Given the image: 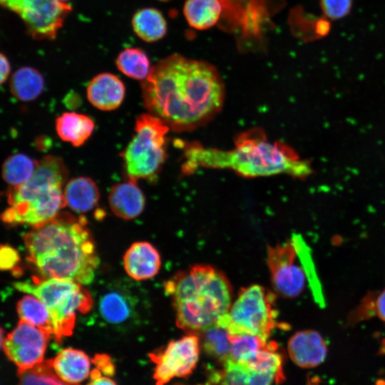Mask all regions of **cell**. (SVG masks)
I'll return each mask as SVG.
<instances>
[{"mask_svg":"<svg viewBox=\"0 0 385 385\" xmlns=\"http://www.w3.org/2000/svg\"><path fill=\"white\" fill-rule=\"evenodd\" d=\"M173 385H187V384H182V383H176ZM197 385H203V384H197Z\"/></svg>","mask_w":385,"mask_h":385,"instance_id":"40","label":"cell"},{"mask_svg":"<svg viewBox=\"0 0 385 385\" xmlns=\"http://www.w3.org/2000/svg\"><path fill=\"white\" fill-rule=\"evenodd\" d=\"M323 17L329 21L341 20L351 11L353 0H319Z\"/></svg>","mask_w":385,"mask_h":385,"instance_id":"32","label":"cell"},{"mask_svg":"<svg viewBox=\"0 0 385 385\" xmlns=\"http://www.w3.org/2000/svg\"><path fill=\"white\" fill-rule=\"evenodd\" d=\"M16 309L21 320L49 332L53 337L54 327L51 314L39 299L29 294L25 295L17 302Z\"/></svg>","mask_w":385,"mask_h":385,"instance_id":"25","label":"cell"},{"mask_svg":"<svg viewBox=\"0 0 385 385\" xmlns=\"http://www.w3.org/2000/svg\"><path fill=\"white\" fill-rule=\"evenodd\" d=\"M0 60H1L0 81H1V83L2 84L7 79L10 73L11 67H10L9 61L3 53H1Z\"/></svg>","mask_w":385,"mask_h":385,"instance_id":"38","label":"cell"},{"mask_svg":"<svg viewBox=\"0 0 385 385\" xmlns=\"http://www.w3.org/2000/svg\"><path fill=\"white\" fill-rule=\"evenodd\" d=\"M201 335V344L205 351L223 364L230 357V334L215 324L197 334Z\"/></svg>","mask_w":385,"mask_h":385,"instance_id":"26","label":"cell"},{"mask_svg":"<svg viewBox=\"0 0 385 385\" xmlns=\"http://www.w3.org/2000/svg\"><path fill=\"white\" fill-rule=\"evenodd\" d=\"M19 261L18 252L9 246H1V269H11Z\"/></svg>","mask_w":385,"mask_h":385,"instance_id":"34","label":"cell"},{"mask_svg":"<svg viewBox=\"0 0 385 385\" xmlns=\"http://www.w3.org/2000/svg\"><path fill=\"white\" fill-rule=\"evenodd\" d=\"M184 158L183 172L186 174L202 168H226L246 178L287 174L303 178L312 172L307 160L299 159L286 145L269 140L257 128L240 133L235 148L228 150L188 144Z\"/></svg>","mask_w":385,"mask_h":385,"instance_id":"3","label":"cell"},{"mask_svg":"<svg viewBox=\"0 0 385 385\" xmlns=\"http://www.w3.org/2000/svg\"><path fill=\"white\" fill-rule=\"evenodd\" d=\"M86 91L89 102L102 111H112L119 107L125 91L120 79L111 73L96 75L89 82Z\"/></svg>","mask_w":385,"mask_h":385,"instance_id":"16","label":"cell"},{"mask_svg":"<svg viewBox=\"0 0 385 385\" xmlns=\"http://www.w3.org/2000/svg\"><path fill=\"white\" fill-rule=\"evenodd\" d=\"M376 292H371L362 299L359 306L350 314L348 321L349 324L357 323L376 316Z\"/></svg>","mask_w":385,"mask_h":385,"instance_id":"33","label":"cell"},{"mask_svg":"<svg viewBox=\"0 0 385 385\" xmlns=\"http://www.w3.org/2000/svg\"><path fill=\"white\" fill-rule=\"evenodd\" d=\"M51 360L55 373L68 384H78L89 375L91 360L83 351L66 348Z\"/></svg>","mask_w":385,"mask_h":385,"instance_id":"19","label":"cell"},{"mask_svg":"<svg viewBox=\"0 0 385 385\" xmlns=\"http://www.w3.org/2000/svg\"><path fill=\"white\" fill-rule=\"evenodd\" d=\"M170 297L177 326L189 333L199 334L215 324L231 304V284L220 270L197 265L175 274L165 284Z\"/></svg>","mask_w":385,"mask_h":385,"instance_id":"4","label":"cell"},{"mask_svg":"<svg viewBox=\"0 0 385 385\" xmlns=\"http://www.w3.org/2000/svg\"><path fill=\"white\" fill-rule=\"evenodd\" d=\"M221 371H212L209 379L213 385H271L280 383L278 376L270 372L250 369L243 364L228 359Z\"/></svg>","mask_w":385,"mask_h":385,"instance_id":"17","label":"cell"},{"mask_svg":"<svg viewBox=\"0 0 385 385\" xmlns=\"http://www.w3.org/2000/svg\"><path fill=\"white\" fill-rule=\"evenodd\" d=\"M170 128L151 114H143L135 121L133 139L123 153L129 180L153 177L166 156V134Z\"/></svg>","mask_w":385,"mask_h":385,"instance_id":"8","label":"cell"},{"mask_svg":"<svg viewBox=\"0 0 385 385\" xmlns=\"http://www.w3.org/2000/svg\"><path fill=\"white\" fill-rule=\"evenodd\" d=\"M375 312L376 316L385 322V289L376 293L375 298Z\"/></svg>","mask_w":385,"mask_h":385,"instance_id":"36","label":"cell"},{"mask_svg":"<svg viewBox=\"0 0 385 385\" xmlns=\"http://www.w3.org/2000/svg\"><path fill=\"white\" fill-rule=\"evenodd\" d=\"M91 376V380L87 385H117L111 378L101 376V371L98 369L93 370Z\"/></svg>","mask_w":385,"mask_h":385,"instance_id":"37","label":"cell"},{"mask_svg":"<svg viewBox=\"0 0 385 385\" xmlns=\"http://www.w3.org/2000/svg\"><path fill=\"white\" fill-rule=\"evenodd\" d=\"M59 1H62V2H65V3H66V1H70V0H59Z\"/></svg>","mask_w":385,"mask_h":385,"instance_id":"41","label":"cell"},{"mask_svg":"<svg viewBox=\"0 0 385 385\" xmlns=\"http://www.w3.org/2000/svg\"><path fill=\"white\" fill-rule=\"evenodd\" d=\"M183 11L192 28L205 30L217 23L222 12V5L220 0H186Z\"/></svg>","mask_w":385,"mask_h":385,"instance_id":"22","label":"cell"},{"mask_svg":"<svg viewBox=\"0 0 385 385\" xmlns=\"http://www.w3.org/2000/svg\"><path fill=\"white\" fill-rule=\"evenodd\" d=\"M67 176L62 159L53 155L43 158L29 180L9 190V207L1 215L3 221L34 228L52 220L66 205L62 187Z\"/></svg>","mask_w":385,"mask_h":385,"instance_id":"5","label":"cell"},{"mask_svg":"<svg viewBox=\"0 0 385 385\" xmlns=\"http://www.w3.org/2000/svg\"><path fill=\"white\" fill-rule=\"evenodd\" d=\"M28 259L47 278L81 284L94 278L99 260L85 223L69 214L58 215L24 237Z\"/></svg>","mask_w":385,"mask_h":385,"instance_id":"2","label":"cell"},{"mask_svg":"<svg viewBox=\"0 0 385 385\" xmlns=\"http://www.w3.org/2000/svg\"><path fill=\"white\" fill-rule=\"evenodd\" d=\"M51 337L49 332L20 319L16 328L1 340V347L17 371H23L43 361Z\"/></svg>","mask_w":385,"mask_h":385,"instance_id":"12","label":"cell"},{"mask_svg":"<svg viewBox=\"0 0 385 385\" xmlns=\"http://www.w3.org/2000/svg\"><path fill=\"white\" fill-rule=\"evenodd\" d=\"M123 265L126 273L132 279L145 280L158 274L161 260L158 251L150 243L137 242L125 252Z\"/></svg>","mask_w":385,"mask_h":385,"instance_id":"15","label":"cell"},{"mask_svg":"<svg viewBox=\"0 0 385 385\" xmlns=\"http://www.w3.org/2000/svg\"><path fill=\"white\" fill-rule=\"evenodd\" d=\"M141 87L150 114L175 131L204 125L220 111L225 98L222 78L212 64L180 54L152 67Z\"/></svg>","mask_w":385,"mask_h":385,"instance_id":"1","label":"cell"},{"mask_svg":"<svg viewBox=\"0 0 385 385\" xmlns=\"http://www.w3.org/2000/svg\"><path fill=\"white\" fill-rule=\"evenodd\" d=\"M230 359L241 364L253 359L269 343L267 339L250 334H230Z\"/></svg>","mask_w":385,"mask_h":385,"instance_id":"29","label":"cell"},{"mask_svg":"<svg viewBox=\"0 0 385 385\" xmlns=\"http://www.w3.org/2000/svg\"><path fill=\"white\" fill-rule=\"evenodd\" d=\"M6 9L24 22L28 34L36 40H52L63 26L71 8L59 0H0Z\"/></svg>","mask_w":385,"mask_h":385,"instance_id":"9","label":"cell"},{"mask_svg":"<svg viewBox=\"0 0 385 385\" xmlns=\"http://www.w3.org/2000/svg\"><path fill=\"white\" fill-rule=\"evenodd\" d=\"M14 287L35 296L47 307L53 324V337L58 343L63 337L72 334L76 313H87L93 305L89 292L71 279L47 278L19 282L14 283Z\"/></svg>","mask_w":385,"mask_h":385,"instance_id":"6","label":"cell"},{"mask_svg":"<svg viewBox=\"0 0 385 385\" xmlns=\"http://www.w3.org/2000/svg\"><path fill=\"white\" fill-rule=\"evenodd\" d=\"M287 350L294 363L302 368L321 364L327 354V346L322 336L315 330L294 333L289 339Z\"/></svg>","mask_w":385,"mask_h":385,"instance_id":"13","label":"cell"},{"mask_svg":"<svg viewBox=\"0 0 385 385\" xmlns=\"http://www.w3.org/2000/svg\"><path fill=\"white\" fill-rule=\"evenodd\" d=\"M115 63L121 73L135 80H145L151 70L148 56L138 48L123 50L117 56Z\"/></svg>","mask_w":385,"mask_h":385,"instance_id":"28","label":"cell"},{"mask_svg":"<svg viewBox=\"0 0 385 385\" xmlns=\"http://www.w3.org/2000/svg\"><path fill=\"white\" fill-rule=\"evenodd\" d=\"M10 91L17 99L27 102L36 99L42 92L44 81L41 74L35 68L24 66L11 76Z\"/></svg>","mask_w":385,"mask_h":385,"instance_id":"24","label":"cell"},{"mask_svg":"<svg viewBox=\"0 0 385 385\" xmlns=\"http://www.w3.org/2000/svg\"><path fill=\"white\" fill-rule=\"evenodd\" d=\"M19 385H79L68 384L54 371L51 360H43L34 366L17 371Z\"/></svg>","mask_w":385,"mask_h":385,"instance_id":"31","label":"cell"},{"mask_svg":"<svg viewBox=\"0 0 385 385\" xmlns=\"http://www.w3.org/2000/svg\"><path fill=\"white\" fill-rule=\"evenodd\" d=\"M137 302L131 293L115 287L105 292L98 299L101 317L111 325H125L134 319Z\"/></svg>","mask_w":385,"mask_h":385,"instance_id":"14","label":"cell"},{"mask_svg":"<svg viewBox=\"0 0 385 385\" xmlns=\"http://www.w3.org/2000/svg\"><path fill=\"white\" fill-rule=\"evenodd\" d=\"M112 212L118 217L131 220L138 216L145 207V197L136 181L118 183L113 186L108 195Z\"/></svg>","mask_w":385,"mask_h":385,"instance_id":"18","label":"cell"},{"mask_svg":"<svg viewBox=\"0 0 385 385\" xmlns=\"http://www.w3.org/2000/svg\"><path fill=\"white\" fill-rule=\"evenodd\" d=\"M132 27L135 34L143 41L155 42L167 33V22L163 14L152 7L137 11L132 18Z\"/></svg>","mask_w":385,"mask_h":385,"instance_id":"23","label":"cell"},{"mask_svg":"<svg viewBox=\"0 0 385 385\" xmlns=\"http://www.w3.org/2000/svg\"><path fill=\"white\" fill-rule=\"evenodd\" d=\"M159 1H168V0H159Z\"/></svg>","mask_w":385,"mask_h":385,"instance_id":"42","label":"cell"},{"mask_svg":"<svg viewBox=\"0 0 385 385\" xmlns=\"http://www.w3.org/2000/svg\"><path fill=\"white\" fill-rule=\"evenodd\" d=\"M97 369L106 376H113L115 372L114 365L108 356L96 354L92 359Z\"/></svg>","mask_w":385,"mask_h":385,"instance_id":"35","label":"cell"},{"mask_svg":"<svg viewBox=\"0 0 385 385\" xmlns=\"http://www.w3.org/2000/svg\"><path fill=\"white\" fill-rule=\"evenodd\" d=\"M58 135L75 147L82 145L94 129L93 120L88 116L75 112H66L56 121Z\"/></svg>","mask_w":385,"mask_h":385,"instance_id":"21","label":"cell"},{"mask_svg":"<svg viewBox=\"0 0 385 385\" xmlns=\"http://www.w3.org/2000/svg\"><path fill=\"white\" fill-rule=\"evenodd\" d=\"M297 252L293 241L267 247V265L274 291L286 298H294L303 291L307 279L304 269L297 263Z\"/></svg>","mask_w":385,"mask_h":385,"instance_id":"11","label":"cell"},{"mask_svg":"<svg viewBox=\"0 0 385 385\" xmlns=\"http://www.w3.org/2000/svg\"><path fill=\"white\" fill-rule=\"evenodd\" d=\"M200 340L189 333L170 342L165 349L150 354L156 364L153 378L156 385H165L175 377H188L195 369L200 353Z\"/></svg>","mask_w":385,"mask_h":385,"instance_id":"10","label":"cell"},{"mask_svg":"<svg viewBox=\"0 0 385 385\" xmlns=\"http://www.w3.org/2000/svg\"><path fill=\"white\" fill-rule=\"evenodd\" d=\"M66 205L76 212H86L97 205L100 192L95 182L87 177L70 180L63 189Z\"/></svg>","mask_w":385,"mask_h":385,"instance_id":"20","label":"cell"},{"mask_svg":"<svg viewBox=\"0 0 385 385\" xmlns=\"http://www.w3.org/2000/svg\"><path fill=\"white\" fill-rule=\"evenodd\" d=\"M307 385H320L319 379L317 376L309 377Z\"/></svg>","mask_w":385,"mask_h":385,"instance_id":"39","label":"cell"},{"mask_svg":"<svg viewBox=\"0 0 385 385\" xmlns=\"http://www.w3.org/2000/svg\"><path fill=\"white\" fill-rule=\"evenodd\" d=\"M292 240L295 245L298 258L309 281L314 300L320 307H324V300L322 286L317 277L311 251L300 235H293Z\"/></svg>","mask_w":385,"mask_h":385,"instance_id":"30","label":"cell"},{"mask_svg":"<svg viewBox=\"0 0 385 385\" xmlns=\"http://www.w3.org/2000/svg\"><path fill=\"white\" fill-rule=\"evenodd\" d=\"M38 161L23 153L8 157L2 165V177L11 187H16L29 180L34 173Z\"/></svg>","mask_w":385,"mask_h":385,"instance_id":"27","label":"cell"},{"mask_svg":"<svg viewBox=\"0 0 385 385\" xmlns=\"http://www.w3.org/2000/svg\"><path fill=\"white\" fill-rule=\"evenodd\" d=\"M275 295L258 284L242 288L228 312L216 323L232 335L250 334L268 340L280 327Z\"/></svg>","mask_w":385,"mask_h":385,"instance_id":"7","label":"cell"}]
</instances>
